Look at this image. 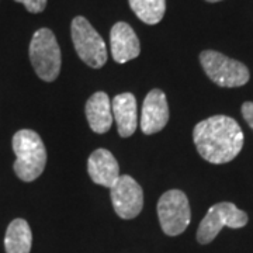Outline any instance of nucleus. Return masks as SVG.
<instances>
[{
  "label": "nucleus",
  "instance_id": "1",
  "mask_svg": "<svg viewBox=\"0 0 253 253\" xmlns=\"http://www.w3.org/2000/svg\"><path fill=\"white\" fill-rule=\"evenodd\" d=\"M193 141L203 159L214 165L234 161L244 146V132L234 118L212 116L194 126Z\"/></svg>",
  "mask_w": 253,
  "mask_h": 253
},
{
  "label": "nucleus",
  "instance_id": "2",
  "mask_svg": "<svg viewBox=\"0 0 253 253\" xmlns=\"http://www.w3.org/2000/svg\"><path fill=\"white\" fill-rule=\"evenodd\" d=\"M13 151L16 162L14 173L23 181L38 179L46 165V149L41 136L33 129H20L13 136Z\"/></svg>",
  "mask_w": 253,
  "mask_h": 253
},
{
  "label": "nucleus",
  "instance_id": "3",
  "mask_svg": "<svg viewBox=\"0 0 253 253\" xmlns=\"http://www.w3.org/2000/svg\"><path fill=\"white\" fill-rule=\"evenodd\" d=\"M30 61L37 76L44 82H54L61 72V48L49 28H40L30 42Z\"/></svg>",
  "mask_w": 253,
  "mask_h": 253
},
{
  "label": "nucleus",
  "instance_id": "4",
  "mask_svg": "<svg viewBox=\"0 0 253 253\" xmlns=\"http://www.w3.org/2000/svg\"><path fill=\"white\" fill-rule=\"evenodd\" d=\"M200 62L207 76L221 87H239L249 82V69L244 63L217 51H203Z\"/></svg>",
  "mask_w": 253,
  "mask_h": 253
},
{
  "label": "nucleus",
  "instance_id": "5",
  "mask_svg": "<svg viewBox=\"0 0 253 253\" xmlns=\"http://www.w3.org/2000/svg\"><path fill=\"white\" fill-rule=\"evenodd\" d=\"M71 36L73 46L83 62L94 69L104 66L107 62V48L104 40L86 18L82 16L73 18Z\"/></svg>",
  "mask_w": 253,
  "mask_h": 253
},
{
  "label": "nucleus",
  "instance_id": "6",
  "mask_svg": "<svg viewBox=\"0 0 253 253\" xmlns=\"http://www.w3.org/2000/svg\"><path fill=\"white\" fill-rule=\"evenodd\" d=\"M158 217L162 231L169 236H177L186 231L191 221L187 196L181 190H169L158 201Z\"/></svg>",
  "mask_w": 253,
  "mask_h": 253
},
{
  "label": "nucleus",
  "instance_id": "7",
  "mask_svg": "<svg viewBox=\"0 0 253 253\" xmlns=\"http://www.w3.org/2000/svg\"><path fill=\"white\" fill-rule=\"evenodd\" d=\"M248 224L246 212L239 210L234 203H218L210 208L200 222L197 229V241L201 245H207L212 242L219 231L224 226H229L232 229L244 228Z\"/></svg>",
  "mask_w": 253,
  "mask_h": 253
},
{
  "label": "nucleus",
  "instance_id": "8",
  "mask_svg": "<svg viewBox=\"0 0 253 253\" xmlns=\"http://www.w3.org/2000/svg\"><path fill=\"white\" fill-rule=\"evenodd\" d=\"M111 203L118 217L123 219L135 218L144 207V191L131 176L123 174L110 187Z\"/></svg>",
  "mask_w": 253,
  "mask_h": 253
},
{
  "label": "nucleus",
  "instance_id": "9",
  "mask_svg": "<svg viewBox=\"0 0 253 253\" xmlns=\"http://www.w3.org/2000/svg\"><path fill=\"white\" fill-rule=\"evenodd\" d=\"M169 121V106L166 94L159 89H152L146 94L142 106L141 129L146 135L162 131Z\"/></svg>",
  "mask_w": 253,
  "mask_h": 253
},
{
  "label": "nucleus",
  "instance_id": "10",
  "mask_svg": "<svg viewBox=\"0 0 253 253\" xmlns=\"http://www.w3.org/2000/svg\"><path fill=\"white\" fill-rule=\"evenodd\" d=\"M110 46H111L113 59L117 63L132 61L141 52V44L135 31L124 21H118L111 28Z\"/></svg>",
  "mask_w": 253,
  "mask_h": 253
},
{
  "label": "nucleus",
  "instance_id": "11",
  "mask_svg": "<svg viewBox=\"0 0 253 253\" xmlns=\"http://www.w3.org/2000/svg\"><path fill=\"white\" fill-rule=\"evenodd\" d=\"M87 172L96 184L103 187H113L120 177V168L114 155L104 148L91 152L87 161Z\"/></svg>",
  "mask_w": 253,
  "mask_h": 253
},
{
  "label": "nucleus",
  "instance_id": "12",
  "mask_svg": "<svg viewBox=\"0 0 253 253\" xmlns=\"http://www.w3.org/2000/svg\"><path fill=\"white\" fill-rule=\"evenodd\" d=\"M113 118L116 120L118 134L123 138H128L135 132L138 126V110L136 99L132 93L117 94L111 101Z\"/></svg>",
  "mask_w": 253,
  "mask_h": 253
},
{
  "label": "nucleus",
  "instance_id": "13",
  "mask_svg": "<svg viewBox=\"0 0 253 253\" xmlns=\"http://www.w3.org/2000/svg\"><path fill=\"white\" fill-rule=\"evenodd\" d=\"M86 117L91 131L96 134H106L113 124V109L109 94L104 91H96L86 103Z\"/></svg>",
  "mask_w": 253,
  "mask_h": 253
},
{
  "label": "nucleus",
  "instance_id": "14",
  "mask_svg": "<svg viewBox=\"0 0 253 253\" xmlns=\"http://www.w3.org/2000/svg\"><path fill=\"white\" fill-rule=\"evenodd\" d=\"M33 234L28 222L23 218H16L10 222L4 236L6 253H30Z\"/></svg>",
  "mask_w": 253,
  "mask_h": 253
},
{
  "label": "nucleus",
  "instance_id": "15",
  "mask_svg": "<svg viewBox=\"0 0 253 253\" xmlns=\"http://www.w3.org/2000/svg\"><path fill=\"white\" fill-rule=\"evenodd\" d=\"M129 7L145 24H158L165 16L166 0H128Z\"/></svg>",
  "mask_w": 253,
  "mask_h": 253
},
{
  "label": "nucleus",
  "instance_id": "16",
  "mask_svg": "<svg viewBox=\"0 0 253 253\" xmlns=\"http://www.w3.org/2000/svg\"><path fill=\"white\" fill-rule=\"evenodd\" d=\"M14 1L23 3L27 11L37 14V13H41V11L45 10L48 0H14Z\"/></svg>",
  "mask_w": 253,
  "mask_h": 253
},
{
  "label": "nucleus",
  "instance_id": "17",
  "mask_svg": "<svg viewBox=\"0 0 253 253\" xmlns=\"http://www.w3.org/2000/svg\"><path fill=\"white\" fill-rule=\"evenodd\" d=\"M242 116L248 126L253 129V101H246L242 104Z\"/></svg>",
  "mask_w": 253,
  "mask_h": 253
},
{
  "label": "nucleus",
  "instance_id": "18",
  "mask_svg": "<svg viewBox=\"0 0 253 253\" xmlns=\"http://www.w3.org/2000/svg\"><path fill=\"white\" fill-rule=\"evenodd\" d=\"M210 3H217V1H221V0H207Z\"/></svg>",
  "mask_w": 253,
  "mask_h": 253
}]
</instances>
